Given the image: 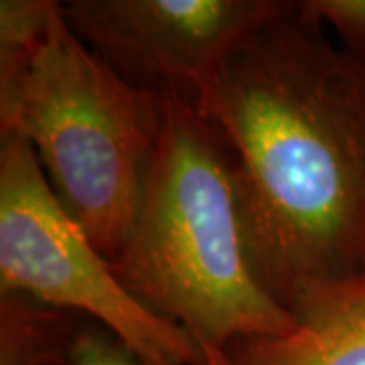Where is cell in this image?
<instances>
[{"instance_id": "1", "label": "cell", "mask_w": 365, "mask_h": 365, "mask_svg": "<svg viewBox=\"0 0 365 365\" xmlns=\"http://www.w3.org/2000/svg\"><path fill=\"white\" fill-rule=\"evenodd\" d=\"M193 102L230 157L246 250L270 297L294 314L361 278L365 63L288 2Z\"/></svg>"}, {"instance_id": "2", "label": "cell", "mask_w": 365, "mask_h": 365, "mask_svg": "<svg viewBox=\"0 0 365 365\" xmlns=\"http://www.w3.org/2000/svg\"><path fill=\"white\" fill-rule=\"evenodd\" d=\"M112 268L136 299L195 341L205 365H230L237 341L297 327L254 274L230 157L182 93H163L160 138Z\"/></svg>"}, {"instance_id": "3", "label": "cell", "mask_w": 365, "mask_h": 365, "mask_svg": "<svg viewBox=\"0 0 365 365\" xmlns=\"http://www.w3.org/2000/svg\"><path fill=\"white\" fill-rule=\"evenodd\" d=\"M163 130V93L118 76L63 6L23 76L0 90V136L31 144L67 213L112 262L130 234Z\"/></svg>"}, {"instance_id": "4", "label": "cell", "mask_w": 365, "mask_h": 365, "mask_svg": "<svg viewBox=\"0 0 365 365\" xmlns=\"http://www.w3.org/2000/svg\"><path fill=\"white\" fill-rule=\"evenodd\" d=\"M108 329L140 365H205L181 327L136 299L53 193L31 144L0 136V297Z\"/></svg>"}, {"instance_id": "5", "label": "cell", "mask_w": 365, "mask_h": 365, "mask_svg": "<svg viewBox=\"0 0 365 365\" xmlns=\"http://www.w3.org/2000/svg\"><path fill=\"white\" fill-rule=\"evenodd\" d=\"M61 6L71 31L132 86L197 100L230 55L288 2L69 0Z\"/></svg>"}, {"instance_id": "6", "label": "cell", "mask_w": 365, "mask_h": 365, "mask_svg": "<svg viewBox=\"0 0 365 365\" xmlns=\"http://www.w3.org/2000/svg\"><path fill=\"white\" fill-rule=\"evenodd\" d=\"M297 327L276 337L237 341L230 365H365V278L309 299Z\"/></svg>"}, {"instance_id": "7", "label": "cell", "mask_w": 365, "mask_h": 365, "mask_svg": "<svg viewBox=\"0 0 365 365\" xmlns=\"http://www.w3.org/2000/svg\"><path fill=\"white\" fill-rule=\"evenodd\" d=\"M79 317L35 300L0 297V365H73Z\"/></svg>"}, {"instance_id": "8", "label": "cell", "mask_w": 365, "mask_h": 365, "mask_svg": "<svg viewBox=\"0 0 365 365\" xmlns=\"http://www.w3.org/2000/svg\"><path fill=\"white\" fill-rule=\"evenodd\" d=\"M59 6L55 0L0 2V90L23 76Z\"/></svg>"}, {"instance_id": "9", "label": "cell", "mask_w": 365, "mask_h": 365, "mask_svg": "<svg viewBox=\"0 0 365 365\" xmlns=\"http://www.w3.org/2000/svg\"><path fill=\"white\" fill-rule=\"evenodd\" d=\"M294 6L304 23L333 26L343 51L365 63V0H302Z\"/></svg>"}, {"instance_id": "10", "label": "cell", "mask_w": 365, "mask_h": 365, "mask_svg": "<svg viewBox=\"0 0 365 365\" xmlns=\"http://www.w3.org/2000/svg\"><path fill=\"white\" fill-rule=\"evenodd\" d=\"M73 365H140L120 339L93 321H79L71 343Z\"/></svg>"}, {"instance_id": "11", "label": "cell", "mask_w": 365, "mask_h": 365, "mask_svg": "<svg viewBox=\"0 0 365 365\" xmlns=\"http://www.w3.org/2000/svg\"><path fill=\"white\" fill-rule=\"evenodd\" d=\"M364 278H365V264H364Z\"/></svg>"}]
</instances>
